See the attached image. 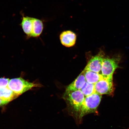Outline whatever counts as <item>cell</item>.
Segmentation results:
<instances>
[{
	"label": "cell",
	"mask_w": 129,
	"mask_h": 129,
	"mask_svg": "<svg viewBox=\"0 0 129 129\" xmlns=\"http://www.w3.org/2000/svg\"><path fill=\"white\" fill-rule=\"evenodd\" d=\"M62 44L67 47H71L75 45L77 39L76 35L71 30L64 31L60 35Z\"/></svg>",
	"instance_id": "7"
},
{
	"label": "cell",
	"mask_w": 129,
	"mask_h": 129,
	"mask_svg": "<svg viewBox=\"0 0 129 129\" xmlns=\"http://www.w3.org/2000/svg\"><path fill=\"white\" fill-rule=\"evenodd\" d=\"M94 87L95 92L98 94L112 95L114 90L113 78L103 77L94 84Z\"/></svg>",
	"instance_id": "5"
},
{
	"label": "cell",
	"mask_w": 129,
	"mask_h": 129,
	"mask_svg": "<svg viewBox=\"0 0 129 129\" xmlns=\"http://www.w3.org/2000/svg\"><path fill=\"white\" fill-rule=\"evenodd\" d=\"M22 19L20 25L27 36L30 37L33 28V17L25 16L22 14Z\"/></svg>",
	"instance_id": "8"
},
{
	"label": "cell",
	"mask_w": 129,
	"mask_h": 129,
	"mask_svg": "<svg viewBox=\"0 0 129 129\" xmlns=\"http://www.w3.org/2000/svg\"><path fill=\"white\" fill-rule=\"evenodd\" d=\"M105 54L101 51L98 54L90 59L84 70H89L100 73L101 71L102 65L105 58Z\"/></svg>",
	"instance_id": "6"
},
{
	"label": "cell",
	"mask_w": 129,
	"mask_h": 129,
	"mask_svg": "<svg viewBox=\"0 0 129 129\" xmlns=\"http://www.w3.org/2000/svg\"><path fill=\"white\" fill-rule=\"evenodd\" d=\"M101 98L102 95L96 92L85 97L79 118L81 119L87 114L95 112L101 102Z\"/></svg>",
	"instance_id": "2"
},
{
	"label": "cell",
	"mask_w": 129,
	"mask_h": 129,
	"mask_svg": "<svg viewBox=\"0 0 129 129\" xmlns=\"http://www.w3.org/2000/svg\"><path fill=\"white\" fill-rule=\"evenodd\" d=\"M120 59L117 58H105L102 65L101 75L104 77L113 78L116 69L118 67Z\"/></svg>",
	"instance_id": "4"
},
{
	"label": "cell",
	"mask_w": 129,
	"mask_h": 129,
	"mask_svg": "<svg viewBox=\"0 0 129 129\" xmlns=\"http://www.w3.org/2000/svg\"><path fill=\"white\" fill-rule=\"evenodd\" d=\"M86 81L88 83L95 84L103 78L101 74L89 70H83Z\"/></svg>",
	"instance_id": "11"
},
{
	"label": "cell",
	"mask_w": 129,
	"mask_h": 129,
	"mask_svg": "<svg viewBox=\"0 0 129 129\" xmlns=\"http://www.w3.org/2000/svg\"><path fill=\"white\" fill-rule=\"evenodd\" d=\"M85 98L80 90L71 91L66 89L63 96L69 111L72 112L73 115L78 116L79 117Z\"/></svg>",
	"instance_id": "1"
},
{
	"label": "cell",
	"mask_w": 129,
	"mask_h": 129,
	"mask_svg": "<svg viewBox=\"0 0 129 129\" xmlns=\"http://www.w3.org/2000/svg\"><path fill=\"white\" fill-rule=\"evenodd\" d=\"M8 103L3 101L0 99V106L8 104Z\"/></svg>",
	"instance_id": "15"
},
{
	"label": "cell",
	"mask_w": 129,
	"mask_h": 129,
	"mask_svg": "<svg viewBox=\"0 0 129 129\" xmlns=\"http://www.w3.org/2000/svg\"><path fill=\"white\" fill-rule=\"evenodd\" d=\"M86 82L84 73L83 71L77 78L67 87L66 89L71 91L80 90Z\"/></svg>",
	"instance_id": "9"
},
{
	"label": "cell",
	"mask_w": 129,
	"mask_h": 129,
	"mask_svg": "<svg viewBox=\"0 0 129 129\" xmlns=\"http://www.w3.org/2000/svg\"><path fill=\"white\" fill-rule=\"evenodd\" d=\"M19 96V95L14 93L8 86L0 88V99L3 101L9 103Z\"/></svg>",
	"instance_id": "10"
},
{
	"label": "cell",
	"mask_w": 129,
	"mask_h": 129,
	"mask_svg": "<svg viewBox=\"0 0 129 129\" xmlns=\"http://www.w3.org/2000/svg\"><path fill=\"white\" fill-rule=\"evenodd\" d=\"M43 24L41 20L33 18V28L30 37H37L41 34L43 29Z\"/></svg>",
	"instance_id": "12"
},
{
	"label": "cell",
	"mask_w": 129,
	"mask_h": 129,
	"mask_svg": "<svg viewBox=\"0 0 129 129\" xmlns=\"http://www.w3.org/2000/svg\"><path fill=\"white\" fill-rule=\"evenodd\" d=\"M41 85L19 77L10 80L8 86L14 93L20 95L32 88L40 87Z\"/></svg>",
	"instance_id": "3"
},
{
	"label": "cell",
	"mask_w": 129,
	"mask_h": 129,
	"mask_svg": "<svg viewBox=\"0 0 129 129\" xmlns=\"http://www.w3.org/2000/svg\"><path fill=\"white\" fill-rule=\"evenodd\" d=\"M80 90L85 97L89 96L96 92L94 84L88 83L86 81Z\"/></svg>",
	"instance_id": "13"
},
{
	"label": "cell",
	"mask_w": 129,
	"mask_h": 129,
	"mask_svg": "<svg viewBox=\"0 0 129 129\" xmlns=\"http://www.w3.org/2000/svg\"><path fill=\"white\" fill-rule=\"evenodd\" d=\"M10 80L6 78H0V88L6 87L8 86Z\"/></svg>",
	"instance_id": "14"
}]
</instances>
